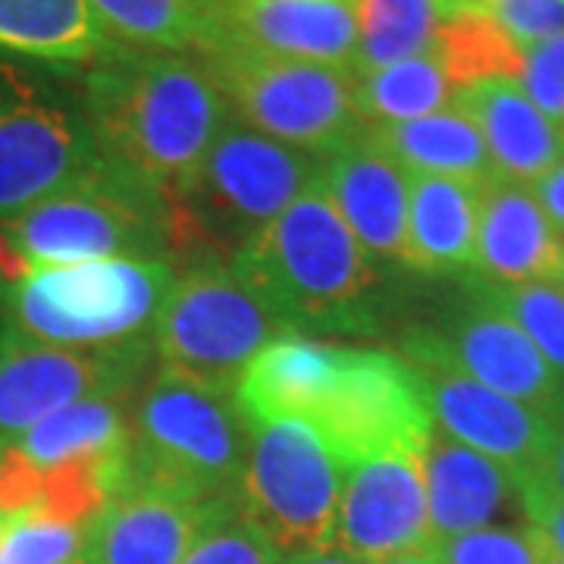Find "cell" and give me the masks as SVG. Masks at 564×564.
<instances>
[{
  "label": "cell",
  "instance_id": "obj_1",
  "mask_svg": "<svg viewBox=\"0 0 564 564\" xmlns=\"http://www.w3.org/2000/svg\"><path fill=\"white\" fill-rule=\"evenodd\" d=\"M82 101L104 161L163 195L202 166L232 120L204 63L161 51H110L88 66Z\"/></svg>",
  "mask_w": 564,
  "mask_h": 564
},
{
  "label": "cell",
  "instance_id": "obj_2",
  "mask_svg": "<svg viewBox=\"0 0 564 564\" xmlns=\"http://www.w3.org/2000/svg\"><path fill=\"white\" fill-rule=\"evenodd\" d=\"M289 336H358L377 326V263L364 251L321 182L229 263Z\"/></svg>",
  "mask_w": 564,
  "mask_h": 564
},
{
  "label": "cell",
  "instance_id": "obj_3",
  "mask_svg": "<svg viewBox=\"0 0 564 564\" xmlns=\"http://www.w3.org/2000/svg\"><path fill=\"white\" fill-rule=\"evenodd\" d=\"M323 158L261 135L236 117L226 122L202 166L166 192L170 261L232 263L263 226L321 182Z\"/></svg>",
  "mask_w": 564,
  "mask_h": 564
},
{
  "label": "cell",
  "instance_id": "obj_4",
  "mask_svg": "<svg viewBox=\"0 0 564 564\" xmlns=\"http://www.w3.org/2000/svg\"><path fill=\"white\" fill-rule=\"evenodd\" d=\"M107 258L170 261L166 195L107 161L69 188L0 220V276L10 285L35 270Z\"/></svg>",
  "mask_w": 564,
  "mask_h": 564
},
{
  "label": "cell",
  "instance_id": "obj_5",
  "mask_svg": "<svg viewBox=\"0 0 564 564\" xmlns=\"http://www.w3.org/2000/svg\"><path fill=\"white\" fill-rule=\"evenodd\" d=\"M176 263L148 258L51 267L22 276L0 307V333L25 343L104 351L151 339Z\"/></svg>",
  "mask_w": 564,
  "mask_h": 564
},
{
  "label": "cell",
  "instance_id": "obj_6",
  "mask_svg": "<svg viewBox=\"0 0 564 564\" xmlns=\"http://www.w3.org/2000/svg\"><path fill=\"white\" fill-rule=\"evenodd\" d=\"M248 436L232 392L158 373L135 404L129 484L192 502H236Z\"/></svg>",
  "mask_w": 564,
  "mask_h": 564
},
{
  "label": "cell",
  "instance_id": "obj_7",
  "mask_svg": "<svg viewBox=\"0 0 564 564\" xmlns=\"http://www.w3.org/2000/svg\"><path fill=\"white\" fill-rule=\"evenodd\" d=\"M82 95L44 63L0 54V220L101 166Z\"/></svg>",
  "mask_w": 564,
  "mask_h": 564
},
{
  "label": "cell",
  "instance_id": "obj_8",
  "mask_svg": "<svg viewBox=\"0 0 564 564\" xmlns=\"http://www.w3.org/2000/svg\"><path fill=\"white\" fill-rule=\"evenodd\" d=\"M280 336L276 314L229 263H202L176 276L151 345L163 377L236 395L245 367Z\"/></svg>",
  "mask_w": 564,
  "mask_h": 564
},
{
  "label": "cell",
  "instance_id": "obj_9",
  "mask_svg": "<svg viewBox=\"0 0 564 564\" xmlns=\"http://www.w3.org/2000/svg\"><path fill=\"white\" fill-rule=\"evenodd\" d=\"M343 480L345 467L311 423H254L236 492L239 518L282 558L329 549Z\"/></svg>",
  "mask_w": 564,
  "mask_h": 564
},
{
  "label": "cell",
  "instance_id": "obj_10",
  "mask_svg": "<svg viewBox=\"0 0 564 564\" xmlns=\"http://www.w3.org/2000/svg\"><path fill=\"white\" fill-rule=\"evenodd\" d=\"M204 66L236 120L299 151L326 158L367 129L351 69L273 61L232 47L207 54Z\"/></svg>",
  "mask_w": 564,
  "mask_h": 564
},
{
  "label": "cell",
  "instance_id": "obj_11",
  "mask_svg": "<svg viewBox=\"0 0 564 564\" xmlns=\"http://www.w3.org/2000/svg\"><path fill=\"white\" fill-rule=\"evenodd\" d=\"M304 423L343 467L386 452H426L436 430L417 370L402 355L355 345L345 348L336 383Z\"/></svg>",
  "mask_w": 564,
  "mask_h": 564
},
{
  "label": "cell",
  "instance_id": "obj_12",
  "mask_svg": "<svg viewBox=\"0 0 564 564\" xmlns=\"http://www.w3.org/2000/svg\"><path fill=\"white\" fill-rule=\"evenodd\" d=\"M404 361L421 377L433 426H440V433L448 440L511 467L518 477L536 470L555 433L562 430L564 414L514 402L464 377L448 361L436 333H411L404 339Z\"/></svg>",
  "mask_w": 564,
  "mask_h": 564
},
{
  "label": "cell",
  "instance_id": "obj_13",
  "mask_svg": "<svg viewBox=\"0 0 564 564\" xmlns=\"http://www.w3.org/2000/svg\"><path fill=\"white\" fill-rule=\"evenodd\" d=\"M151 355V339L82 351L0 333V448L66 404L95 395H129Z\"/></svg>",
  "mask_w": 564,
  "mask_h": 564
},
{
  "label": "cell",
  "instance_id": "obj_14",
  "mask_svg": "<svg viewBox=\"0 0 564 564\" xmlns=\"http://www.w3.org/2000/svg\"><path fill=\"white\" fill-rule=\"evenodd\" d=\"M333 545L364 564L433 545L423 452H386L345 467Z\"/></svg>",
  "mask_w": 564,
  "mask_h": 564
},
{
  "label": "cell",
  "instance_id": "obj_15",
  "mask_svg": "<svg viewBox=\"0 0 564 564\" xmlns=\"http://www.w3.org/2000/svg\"><path fill=\"white\" fill-rule=\"evenodd\" d=\"M220 32L217 51L339 69H351L358 47L355 0H223Z\"/></svg>",
  "mask_w": 564,
  "mask_h": 564
},
{
  "label": "cell",
  "instance_id": "obj_16",
  "mask_svg": "<svg viewBox=\"0 0 564 564\" xmlns=\"http://www.w3.org/2000/svg\"><path fill=\"white\" fill-rule=\"evenodd\" d=\"M236 502H192L161 489L126 484L91 524L88 564H182L192 545L226 518Z\"/></svg>",
  "mask_w": 564,
  "mask_h": 564
},
{
  "label": "cell",
  "instance_id": "obj_17",
  "mask_svg": "<svg viewBox=\"0 0 564 564\" xmlns=\"http://www.w3.org/2000/svg\"><path fill=\"white\" fill-rule=\"evenodd\" d=\"M443 339L448 361L464 377L514 402L564 414L562 377L545 364L527 333L492 302H480L458 314Z\"/></svg>",
  "mask_w": 564,
  "mask_h": 564
},
{
  "label": "cell",
  "instance_id": "obj_18",
  "mask_svg": "<svg viewBox=\"0 0 564 564\" xmlns=\"http://www.w3.org/2000/svg\"><path fill=\"white\" fill-rule=\"evenodd\" d=\"M321 188L370 261L408 263V173L370 141L326 154Z\"/></svg>",
  "mask_w": 564,
  "mask_h": 564
},
{
  "label": "cell",
  "instance_id": "obj_19",
  "mask_svg": "<svg viewBox=\"0 0 564 564\" xmlns=\"http://www.w3.org/2000/svg\"><path fill=\"white\" fill-rule=\"evenodd\" d=\"M474 270L486 285L564 282V239L530 185L508 180L484 185Z\"/></svg>",
  "mask_w": 564,
  "mask_h": 564
},
{
  "label": "cell",
  "instance_id": "obj_20",
  "mask_svg": "<svg viewBox=\"0 0 564 564\" xmlns=\"http://www.w3.org/2000/svg\"><path fill=\"white\" fill-rule=\"evenodd\" d=\"M426 505L433 543L496 527L508 514L521 511V477L505 464L486 458L467 445L433 430L423 452Z\"/></svg>",
  "mask_w": 564,
  "mask_h": 564
},
{
  "label": "cell",
  "instance_id": "obj_21",
  "mask_svg": "<svg viewBox=\"0 0 564 564\" xmlns=\"http://www.w3.org/2000/svg\"><path fill=\"white\" fill-rule=\"evenodd\" d=\"M462 107L484 135L496 180L533 185L564 161V129L527 98L518 79H486L458 91Z\"/></svg>",
  "mask_w": 564,
  "mask_h": 564
},
{
  "label": "cell",
  "instance_id": "obj_22",
  "mask_svg": "<svg viewBox=\"0 0 564 564\" xmlns=\"http://www.w3.org/2000/svg\"><path fill=\"white\" fill-rule=\"evenodd\" d=\"M345 348L311 336H280L263 345L236 386L248 426L311 421L343 370Z\"/></svg>",
  "mask_w": 564,
  "mask_h": 564
},
{
  "label": "cell",
  "instance_id": "obj_23",
  "mask_svg": "<svg viewBox=\"0 0 564 564\" xmlns=\"http://www.w3.org/2000/svg\"><path fill=\"white\" fill-rule=\"evenodd\" d=\"M484 185L448 176H408V263L421 273L474 267Z\"/></svg>",
  "mask_w": 564,
  "mask_h": 564
},
{
  "label": "cell",
  "instance_id": "obj_24",
  "mask_svg": "<svg viewBox=\"0 0 564 564\" xmlns=\"http://www.w3.org/2000/svg\"><path fill=\"white\" fill-rule=\"evenodd\" d=\"M364 139L408 176H448L477 185L496 180L477 122L455 104L421 120L373 122L364 129Z\"/></svg>",
  "mask_w": 564,
  "mask_h": 564
},
{
  "label": "cell",
  "instance_id": "obj_25",
  "mask_svg": "<svg viewBox=\"0 0 564 564\" xmlns=\"http://www.w3.org/2000/svg\"><path fill=\"white\" fill-rule=\"evenodd\" d=\"M117 47L88 0H0V54L44 66H91Z\"/></svg>",
  "mask_w": 564,
  "mask_h": 564
},
{
  "label": "cell",
  "instance_id": "obj_26",
  "mask_svg": "<svg viewBox=\"0 0 564 564\" xmlns=\"http://www.w3.org/2000/svg\"><path fill=\"white\" fill-rule=\"evenodd\" d=\"M126 399L129 395H95L66 404L7 445L3 455L32 474L82 458L126 455L132 445Z\"/></svg>",
  "mask_w": 564,
  "mask_h": 564
},
{
  "label": "cell",
  "instance_id": "obj_27",
  "mask_svg": "<svg viewBox=\"0 0 564 564\" xmlns=\"http://www.w3.org/2000/svg\"><path fill=\"white\" fill-rule=\"evenodd\" d=\"M104 35L129 51L182 54L220 47L223 0H88Z\"/></svg>",
  "mask_w": 564,
  "mask_h": 564
},
{
  "label": "cell",
  "instance_id": "obj_28",
  "mask_svg": "<svg viewBox=\"0 0 564 564\" xmlns=\"http://www.w3.org/2000/svg\"><path fill=\"white\" fill-rule=\"evenodd\" d=\"M358 47L351 73L367 76L383 66L426 54L448 20L445 0H355Z\"/></svg>",
  "mask_w": 564,
  "mask_h": 564
},
{
  "label": "cell",
  "instance_id": "obj_29",
  "mask_svg": "<svg viewBox=\"0 0 564 564\" xmlns=\"http://www.w3.org/2000/svg\"><path fill=\"white\" fill-rule=\"evenodd\" d=\"M355 91L367 126L421 120L448 110L458 98V88L448 79L436 51L392 63L367 76H355Z\"/></svg>",
  "mask_w": 564,
  "mask_h": 564
},
{
  "label": "cell",
  "instance_id": "obj_30",
  "mask_svg": "<svg viewBox=\"0 0 564 564\" xmlns=\"http://www.w3.org/2000/svg\"><path fill=\"white\" fill-rule=\"evenodd\" d=\"M430 51H436L458 91L486 79H518L524 66V51L486 13L445 20Z\"/></svg>",
  "mask_w": 564,
  "mask_h": 564
},
{
  "label": "cell",
  "instance_id": "obj_31",
  "mask_svg": "<svg viewBox=\"0 0 564 564\" xmlns=\"http://www.w3.org/2000/svg\"><path fill=\"white\" fill-rule=\"evenodd\" d=\"M484 299L524 329L564 383V282L486 285Z\"/></svg>",
  "mask_w": 564,
  "mask_h": 564
},
{
  "label": "cell",
  "instance_id": "obj_32",
  "mask_svg": "<svg viewBox=\"0 0 564 564\" xmlns=\"http://www.w3.org/2000/svg\"><path fill=\"white\" fill-rule=\"evenodd\" d=\"M91 527L63 524L39 511L3 514L0 564H73L85 558Z\"/></svg>",
  "mask_w": 564,
  "mask_h": 564
},
{
  "label": "cell",
  "instance_id": "obj_33",
  "mask_svg": "<svg viewBox=\"0 0 564 564\" xmlns=\"http://www.w3.org/2000/svg\"><path fill=\"white\" fill-rule=\"evenodd\" d=\"M440 564H543L545 545L530 527H480L433 543Z\"/></svg>",
  "mask_w": 564,
  "mask_h": 564
},
{
  "label": "cell",
  "instance_id": "obj_34",
  "mask_svg": "<svg viewBox=\"0 0 564 564\" xmlns=\"http://www.w3.org/2000/svg\"><path fill=\"white\" fill-rule=\"evenodd\" d=\"M182 564H282V555L239 514L204 533Z\"/></svg>",
  "mask_w": 564,
  "mask_h": 564
},
{
  "label": "cell",
  "instance_id": "obj_35",
  "mask_svg": "<svg viewBox=\"0 0 564 564\" xmlns=\"http://www.w3.org/2000/svg\"><path fill=\"white\" fill-rule=\"evenodd\" d=\"M484 13L521 51L564 35V0H486Z\"/></svg>",
  "mask_w": 564,
  "mask_h": 564
},
{
  "label": "cell",
  "instance_id": "obj_36",
  "mask_svg": "<svg viewBox=\"0 0 564 564\" xmlns=\"http://www.w3.org/2000/svg\"><path fill=\"white\" fill-rule=\"evenodd\" d=\"M518 82L527 98L564 129V35L527 47Z\"/></svg>",
  "mask_w": 564,
  "mask_h": 564
},
{
  "label": "cell",
  "instance_id": "obj_37",
  "mask_svg": "<svg viewBox=\"0 0 564 564\" xmlns=\"http://www.w3.org/2000/svg\"><path fill=\"white\" fill-rule=\"evenodd\" d=\"M521 508H524L527 527L540 536L549 555L564 558V502L549 496L530 480H521Z\"/></svg>",
  "mask_w": 564,
  "mask_h": 564
},
{
  "label": "cell",
  "instance_id": "obj_38",
  "mask_svg": "<svg viewBox=\"0 0 564 564\" xmlns=\"http://www.w3.org/2000/svg\"><path fill=\"white\" fill-rule=\"evenodd\" d=\"M521 480H530L540 489H545L549 496L562 499L564 502V423L562 430L555 433V440L549 445V452L543 455V462L536 464V470H530Z\"/></svg>",
  "mask_w": 564,
  "mask_h": 564
},
{
  "label": "cell",
  "instance_id": "obj_39",
  "mask_svg": "<svg viewBox=\"0 0 564 564\" xmlns=\"http://www.w3.org/2000/svg\"><path fill=\"white\" fill-rule=\"evenodd\" d=\"M530 192H533V198L540 202L545 217L552 220V226L558 229V236L564 239V161L558 166H552L543 180L533 182Z\"/></svg>",
  "mask_w": 564,
  "mask_h": 564
},
{
  "label": "cell",
  "instance_id": "obj_40",
  "mask_svg": "<svg viewBox=\"0 0 564 564\" xmlns=\"http://www.w3.org/2000/svg\"><path fill=\"white\" fill-rule=\"evenodd\" d=\"M282 564H364L351 555H345L343 549L329 545V549H314V552H302V555H289Z\"/></svg>",
  "mask_w": 564,
  "mask_h": 564
},
{
  "label": "cell",
  "instance_id": "obj_41",
  "mask_svg": "<svg viewBox=\"0 0 564 564\" xmlns=\"http://www.w3.org/2000/svg\"><path fill=\"white\" fill-rule=\"evenodd\" d=\"M486 0H445V10H448V20L452 17H462V13H484Z\"/></svg>",
  "mask_w": 564,
  "mask_h": 564
},
{
  "label": "cell",
  "instance_id": "obj_42",
  "mask_svg": "<svg viewBox=\"0 0 564 564\" xmlns=\"http://www.w3.org/2000/svg\"><path fill=\"white\" fill-rule=\"evenodd\" d=\"M386 564H440V558H436V552H433V545H430V549L408 552V555H399V558H392V562Z\"/></svg>",
  "mask_w": 564,
  "mask_h": 564
},
{
  "label": "cell",
  "instance_id": "obj_43",
  "mask_svg": "<svg viewBox=\"0 0 564 564\" xmlns=\"http://www.w3.org/2000/svg\"><path fill=\"white\" fill-rule=\"evenodd\" d=\"M10 289H13V285H10V282L3 280V276H0V307H3V302H7V295H10Z\"/></svg>",
  "mask_w": 564,
  "mask_h": 564
},
{
  "label": "cell",
  "instance_id": "obj_44",
  "mask_svg": "<svg viewBox=\"0 0 564 564\" xmlns=\"http://www.w3.org/2000/svg\"><path fill=\"white\" fill-rule=\"evenodd\" d=\"M543 564H564V558H558V555H549V552H545Z\"/></svg>",
  "mask_w": 564,
  "mask_h": 564
},
{
  "label": "cell",
  "instance_id": "obj_45",
  "mask_svg": "<svg viewBox=\"0 0 564 564\" xmlns=\"http://www.w3.org/2000/svg\"><path fill=\"white\" fill-rule=\"evenodd\" d=\"M0 530H3V514H0Z\"/></svg>",
  "mask_w": 564,
  "mask_h": 564
},
{
  "label": "cell",
  "instance_id": "obj_46",
  "mask_svg": "<svg viewBox=\"0 0 564 564\" xmlns=\"http://www.w3.org/2000/svg\"><path fill=\"white\" fill-rule=\"evenodd\" d=\"M73 564H88V562H85V558H82V562H73Z\"/></svg>",
  "mask_w": 564,
  "mask_h": 564
},
{
  "label": "cell",
  "instance_id": "obj_47",
  "mask_svg": "<svg viewBox=\"0 0 564 564\" xmlns=\"http://www.w3.org/2000/svg\"><path fill=\"white\" fill-rule=\"evenodd\" d=\"M0 452H3V448H0Z\"/></svg>",
  "mask_w": 564,
  "mask_h": 564
}]
</instances>
